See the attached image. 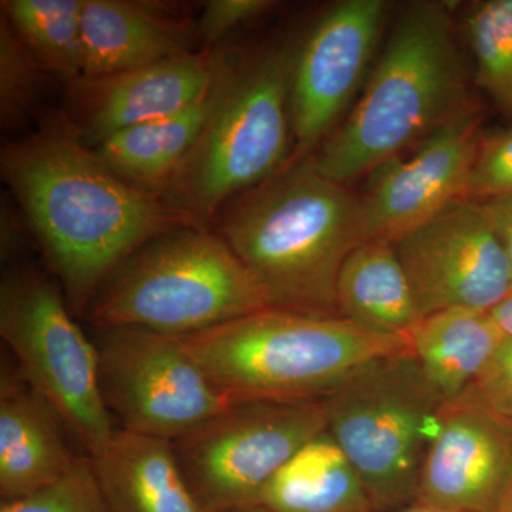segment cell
Instances as JSON below:
<instances>
[{
  "label": "cell",
  "mask_w": 512,
  "mask_h": 512,
  "mask_svg": "<svg viewBox=\"0 0 512 512\" xmlns=\"http://www.w3.org/2000/svg\"><path fill=\"white\" fill-rule=\"evenodd\" d=\"M504 338L512 339V292L487 312Z\"/></svg>",
  "instance_id": "obj_31"
},
{
  "label": "cell",
  "mask_w": 512,
  "mask_h": 512,
  "mask_svg": "<svg viewBox=\"0 0 512 512\" xmlns=\"http://www.w3.org/2000/svg\"><path fill=\"white\" fill-rule=\"evenodd\" d=\"M97 330L101 392L121 430L174 443L235 403L181 338L141 328Z\"/></svg>",
  "instance_id": "obj_10"
},
{
  "label": "cell",
  "mask_w": 512,
  "mask_h": 512,
  "mask_svg": "<svg viewBox=\"0 0 512 512\" xmlns=\"http://www.w3.org/2000/svg\"><path fill=\"white\" fill-rule=\"evenodd\" d=\"M383 52L356 106L311 156L316 170L336 183L372 174L468 106L443 3L410 6Z\"/></svg>",
  "instance_id": "obj_3"
},
{
  "label": "cell",
  "mask_w": 512,
  "mask_h": 512,
  "mask_svg": "<svg viewBox=\"0 0 512 512\" xmlns=\"http://www.w3.org/2000/svg\"><path fill=\"white\" fill-rule=\"evenodd\" d=\"M254 276L204 225L151 239L106 279L87 308L94 328L184 336L268 309Z\"/></svg>",
  "instance_id": "obj_5"
},
{
  "label": "cell",
  "mask_w": 512,
  "mask_h": 512,
  "mask_svg": "<svg viewBox=\"0 0 512 512\" xmlns=\"http://www.w3.org/2000/svg\"><path fill=\"white\" fill-rule=\"evenodd\" d=\"M503 195H512V124L481 140L467 198L483 201Z\"/></svg>",
  "instance_id": "obj_27"
},
{
  "label": "cell",
  "mask_w": 512,
  "mask_h": 512,
  "mask_svg": "<svg viewBox=\"0 0 512 512\" xmlns=\"http://www.w3.org/2000/svg\"><path fill=\"white\" fill-rule=\"evenodd\" d=\"M293 59L284 46L248 64L231 60L220 103L164 194L170 207L202 225L289 163Z\"/></svg>",
  "instance_id": "obj_6"
},
{
  "label": "cell",
  "mask_w": 512,
  "mask_h": 512,
  "mask_svg": "<svg viewBox=\"0 0 512 512\" xmlns=\"http://www.w3.org/2000/svg\"><path fill=\"white\" fill-rule=\"evenodd\" d=\"M322 402L326 430L355 468L373 511L412 505L444 402L410 349L357 367Z\"/></svg>",
  "instance_id": "obj_7"
},
{
  "label": "cell",
  "mask_w": 512,
  "mask_h": 512,
  "mask_svg": "<svg viewBox=\"0 0 512 512\" xmlns=\"http://www.w3.org/2000/svg\"><path fill=\"white\" fill-rule=\"evenodd\" d=\"M466 33L477 83L512 111V0L476 3L468 12Z\"/></svg>",
  "instance_id": "obj_24"
},
{
  "label": "cell",
  "mask_w": 512,
  "mask_h": 512,
  "mask_svg": "<svg viewBox=\"0 0 512 512\" xmlns=\"http://www.w3.org/2000/svg\"><path fill=\"white\" fill-rule=\"evenodd\" d=\"M66 424L22 377L3 373L0 392V498L13 501L66 476L80 457Z\"/></svg>",
  "instance_id": "obj_16"
},
{
  "label": "cell",
  "mask_w": 512,
  "mask_h": 512,
  "mask_svg": "<svg viewBox=\"0 0 512 512\" xmlns=\"http://www.w3.org/2000/svg\"><path fill=\"white\" fill-rule=\"evenodd\" d=\"M325 430L322 400H245L173 444L204 511L232 512L258 507L281 468Z\"/></svg>",
  "instance_id": "obj_9"
},
{
  "label": "cell",
  "mask_w": 512,
  "mask_h": 512,
  "mask_svg": "<svg viewBox=\"0 0 512 512\" xmlns=\"http://www.w3.org/2000/svg\"><path fill=\"white\" fill-rule=\"evenodd\" d=\"M258 507L269 512H375L355 468L328 430L281 468Z\"/></svg>",
  "instance_id": "obj_22"
},
{
  "label": "cell",
  "mask_w": 512,
  "mask_h": 512,
  "mask_svg": "<svg viewBox=\"0 0 512 512\" xmlns=\"http://www.w3.org/2000/svg\"><path fill=\"white\" fill-rule=\"evenodd\" d=\"M268 0H211L202 9L198 35L208 50L239 26L264 15L274 6Z\"/></svg>",
  "instance_id": "obj_29"
},
{
  "label": "cell",
  "mask_w": 512,
  "mask_h": 512,
  "mask_svg": "<svg viewBox=\"0 0 512 512\" xmlns=\"http://www.w3.org/2000/svg\"><path fill=\"white\" fill-rule=\"evenodd\" d=\"M0 168L72 312L89 308L106 279L151 239L200 225L111 173L66 114L6 143Z\"/></svg>",
  "instance_id": "obj_1"
},
{
  "label": "cell",
  "mask_w": 512,
  "mask_h": 512,
  "mask_svg": "<svg viewBox=\"0 0 512 512\" xmlns=\"http://www.w3.org/2000/svg\"><path fill=\"white\" fill-rule=\"evenodd\" d=\"M229 64L222 56L211 89L187 109L127 128L92 148L101 163L124 183L163 200L220 103Z\"/></svg>",
  "instance_id": "obj_18"
},
{
  "label": "cell",
  "mask_w": 512,
  "mask_h": 512,
  "mask_svg": "<svg viewBox=\"0 0 512 512\" xmlns=\"http://www.w3.org/2000/svg\"><path fill=\"white\" fill-rule=\"evenodd\" d=\"M0 335L20 376L56 410L87 456H100L117 430L101 392L99 350L62 293L32 266L3 272Z\"/></svg>",
  "instance_id": "obj_8"
},
{
  "label": "cell",
  "mask_w": 512,
  "mask_h": 512,
  "mask_svg": "<svg viewBox=\"0 0 512 512\" xmlns=\"http://www.w3.org/2000/svg\"><path fill=\"white\" fill-rule=\"evenodd\" d=\"M481 212L500 239L512 274V195L476 201Z\"/></svg>",
  "instance_id": "obj_30"
},
{
  "label": "cell",
  "mask_w": 512,
  "mask_h": 512,
  "mask_svg": "<svg viewBox=\"0 0 512 512\" xmlns=\"http://www.w3.org/2000/svg\"><path fill=\"white\" fill-rule=\"evenodd\" d=\"M497 512H512V484L507 495H505L503 504H501L500 510Z\"/></svg>",
  "instance_id": "obj_33"
},
{
  "label": "cell",
  "mask_w": 512,
  "mask_h": 512,
  "mask_svg": "<svg viewBox=\"0 0 512 512\" xmlns=\"http://www.w3.org/2000/svg\"><path fill=\"white\" fill-rule=\"evenodd\" d=\"M92 463L110 512H205L171 441L117 430Z\"/></svg>",
  "instance_id": "obj_19"
},
{
  "label": "cell",
  "mask_w": 512,
  "mask_h": 512,
  "mask_svg": "<svg viewBox=\"0 0 512 512\" xmlns=\"http://www.w3.org/2000/svg\"><path fill=\"white\" fill-rule=\"evenodd\" d=\"M232 512H269V511L265 510V508H262V507H252V508H247V510H239V511H232Z\"/></svg>",
  "instance_id": "obj_34"
},
{
  "label": "cell",
  "mask_w": 512,
  "mask_h": 512,
  "mask_svg": "<svg viewBox=\"0 0 512 512\" xmlns=\"http://www.w3.org/2000/svg\"><path fill=\"white\" fill-rule=\"evenodd\" d=\"M42 67L30 55L6 18L0 23V119L18 127L32 113L40 90Z\"/></svg>",
  "instance_id": "obj_25"
},
{
  "label": "cell",
  "mask_w": 512,
  "mask_h": 512,
  "mask_svg": "<svg viewBox=\"0 0 512 512\" xmlns=\"http://www.w3.org/2000/svg\"><path fill=\"white\" fill-rule=\"evenodd\" d=\"M397 512H460V511L444 510V508H436V507H430V505L413 503L412 505H409V507L403 508V510H399Z\"/></svg>",
  "instance_id": "obj_32"
},
{
  "label": "cell",
  "mask_w": 512,
  "mask_h": 512,
  "mask_svg": "<svg viewBox=\"0 0 512 512\" xmlns=\"http://www.w3.org/2000/svg\"><path fill=\"white\" fill-rule=\"evenodd\" d=\"M512 484V427L473 387L441 404L414 503L460 512H497Z\"/></svg>",
  "instance_id": "obj_14"
},
{
  "label": "cell",
  "mask_w": 512,
  "mask_h": 512,
  "mask_svg": "<svg viewBox=\"0 0 512 512\" xmlns=\"http://www.w3.org/2000/svg\"><path fill=\"white\" fill-rule=\"evenodd\" d=\"M384 0H346L316 22L295 53L291 79L293 151L289 164L311 157L338 127L386 28Z\"/></svg>",
  "instance_id": "obj_12"
},
{
  "label": "cell",
  "mask_w": 512,
  "mask_h": 512,
  "mask_svg": "<svg viewBox=\"0 0 512 512\" xmlns=\"http://www.w3.org/2000/svg\"><path fill=\"white\" fill-rule=\"evenodd\" d=\"M221 55L205 50L69 84L66 117L87 147L94 148L127 128L164 119L207 94Z\"/></svg>",
  "instance_id": "obj_15"
},
{
  "label": "cell",
  "mask_w": 512,
  "mask_h": 512,
  "mask_svg": "<svg viewBox=\"0 0 512 512\" xmlns=\"http://www.w3.org/2000/svg\"><path fill=\"white\" fill-rule=\"evenodd\" d=\"M480 126L478 110L464 107L412 150L373 171L357 198L363 242L396 244L454 202L468 200Z\"/></svg>",
  "instance_id": "obj_11"
},
{
  "label": "cell",
  "mask_w": 512,
  "mask_h": 512,
  "mask_svg": "<svg viewBox=\"0 0 512 512\" xmlns=\"http://www.w3.org/2000/svg\"><path fill=\"white\" fill-rule=\"evenodd\" d=\"M471 387L491 413L512 427V339L501 340Z\"/></svg>",
  "instance_id": "obj_28"
},
{
  "label": "cell",
  "mask_w": 512,
  "mask_h": 512,
  "mask_svg": "<svg viewBox=\"0 0 512 512\" xmlns=\"http://www.w3.org/2000/svg\"><path fill=\"white\" fill-rule=\"evenodd\" d=\"M336 303L339 316L383 335L409 336L423 318L396 247L387 241H365L350 252Z\"/></svg>",
  "instance_id": "obj_20"
},
{
  "label": "cell",
  "mask_w": 512,
  "mask_h": 512,
  "mask_svg": "<svg viewBox=\"0 0 512 512\" xmlns=\"http://www.w3.org/2000/svg\"><path fill=\"white\" fill-rule=\"evenodd\" d=\"M191 29L157 3L83 0V77L130 72L191 53Z\"/></svg>",
  "instance_id": "obj_17"
},
{
  "label": "cell",
  "mask_w": 512,
  "mask_h": 512,
  "mask_svg": "<svg viewBox=\"0 0 512 512\" xmlns=\"http://www.w3.org/2000/svg\"><path fill=\"white\" fill-rule=\"evenodd\" d=\"M221 212V237L271 309L339 316L336 285L362 244L359 201L311 157L286 165Z\"/></svg>",
  "instance_id": "obj_2"
},
{
  "label": "cell",
  "mask_w": 512,
  "mask_h": 512,
  "mask_svg": "<svg viewBox=\"0 0 512 512\" xmlns=\"http://www.w3.org/2000/svg\"><path fill=\"white\" fill-rule=\"evenodd\" d=\"M83 0H6V18L43 72L67 84L83 77Z\"/></svg>",
  "instance_id": "obj_23"
},
{
  "label": "cell",
  "mask_w": 512,
  "mask_h": 512,
  "mask_svg": "<svg viewBox=\"0 0 512 512\" xmlns=\"http://www.w3.org/2000/svg\"><path fill=\"white\" fill-rule=\"evenodd\" d=\"M423 316L488 312L512 292L507 255L476 201L460 200L394 244Z\"/></svg>",
  "instance_id": "obj_13"
},
{
  "label": "cell",
  "mask_w": 512,
  "mask_h": 512,
  "mask_svg": "<svg viewBox=\"0 0 512 512\" xmlns=\"http://www.w3.org/2000/svg\"><path fill=\"white\" fill-rule=\"evenodd\" d=\"M407 338L431 389L448 402L476 383L504 336L487 312L453 308L423 316Z\"/></svg>",
  "instance_id": "obj_21"
},
{
  "label": "cell",
  "mask_w": 512,
  "mask_h": 512,
  "mask_svg": "<svg viewBox=\"0 0 512 512\" xmlns=\"http://www.w3.org/2000/svg\"><path fill=\"white\" fill-rule=\"evenodd\" d=\"M232 402L323 400L367 362L410 349L342 316L264 309L181 338Z\"/></svg>",
  "instance_id": "obj_4"
},
{
  "label": "cell",
  "mask_w": 512,
  "mask_h": 512,
  "mask_svg": "<svg viewBox=\"0 0 512 512\" xmlns=\"http://www.w3.org/2000/svg\"><path fill=\"white\" fill-rule=\"evenodd\" d=\"M0 512H110L97 483L92 458L80 457L76 466L52 485L13 501H2Z\"/></svg>",
  "instance_id": "obj_26"
}]
</instances>
